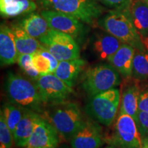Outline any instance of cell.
<instances>
[{
    "instance_id": "obj_1",
    "label": "cell",
    "mask_w": 148,
    "mask_h": 148,
    "mask_svg": "<svg viewBox=\"0 0 148 148\" xmlns=\"http://www.w3.org/2000/svg\"><path fill=\"white\" fill-rule=\"evenodd\" d=\"M97 24L103 30L113 35L123 43L132 45L135 49H146L133 23L129 8L109 11L98 19Z\"/></svg>"
},
{
    "instance_id": "obj_2",
    "label": "cell",
    "mask_w": 148,
    "mask_h": 148,
    "mask_svg": "<svg viewBox=\"0 0 148 148\" xmlns=\"http://www.w3.org/2000/svg\"><path fill=\"white\" fill-rule=\"evenodd\" d=\"M47 120L64 140H70L84 123L85 119L76 103L65 100L47 105Z\"/></svg>"
},
{
    "instance_id": "obj_3",
    "label": "cell",
    "mask_w": 148,
    "mask_h": 148,
    "mask_svg": "<svg viewBox=\"0 0 148 148\" xmlns=\"http://www.w3.org/2000/svg\"><path fill=\"white\" fill-rule=\"evenodd\" d=\"M5 89L10 103L38 114L45 112V105L42 102L36 85L28 79L9 71L6 76Z\"/></svg>"
},
{
    "instance_id": "obj_4",
    "label": "cell",
    "mask_w": 148,
    "mask_h": 148,
    "mask_svg": "<svg viewBox=\"0 0 148 148\" xmlns=\"http://www.w3.org/2000/svg\"><path fill=\"white\" fill-rule=\"evenodd\" d=\"M37 2L42 10L65 13L91 25L105 11L97 0H37Z\"/></svg>"
},
{
    "instance_id": "obj_5",
    "label": "cell",
    "mask_w": 148,
    "mask_h": 148,
    "mask_svg": "<svg viewBox=\"0 0 148 148\" xmlns=\"http://www.w3.org/2000/svg\"><path fill=\"white\" fill-rule=\"evenodd\" d=\"M121 75L110 63H100L88 68L82 76V86L90 97L114 88L121 84Z\"/></svg>"
},
{
    "instance_id": "obj_6",
    "label": "cell",
    "mask_w": 148,
    "mask_h": 148,
    "mask_svg": "<svg viewBox=\"0 0 148 148\" xmlns=\"http://www.w3.org/2000/svg\"><path fill=\"white\" fill-rule=\"evenodd\" d=\"M120 101V90L112 88L90 97L85 108V112L92 119L109 126L114 121Z\"/></svg>"
},
{
    "instance_id": "obj_7",
    "label": "cell",
    "mask_w": 148,
    "mask_h": 148,
    "mask_svg": "<svg viewBox=\"0 0 148 148\" xmlns=\"http://www.w3.org/2000/svg\"><path fill=\"white\" fill-rule=\"evenodd\" d=\"M39 41L59 62L79 58L80 50L77 42L66 33L49 29L40 37Z\"/></svg>"
},
{
    "instance_id": "obj_8",
    "label": "cell",
    "mask_w": 148,
    "mask_h": 148,
    "mask_svg": "<svg viewBox=\"0 0 148 148\" xmlns=\"http://www.w3.org/2000/svg\"><path fill=\"white\" fill-rule=\"evenodd\" d=\"M35 84L45 106L65 101L73 93L72 87L53 73L40 75Z\"/></svg>"
},
{
    "instance_id": "obj_9",
    "label": "cell",
    "mask_w": 148,
    "mask_h": 148,
    "mask_svg": "<svg viewBox=\"0 0 148 148\" xmlns=\"http://www.w3.org/2000/svg\"><path fill=\"white\" fill-rule=\"evenodd\" d=\"M40 14L47 21L50 29L69 34L78 42L84 39L87 29L84 22L78 18L50 10H42Z\"/></svg>"
},
{
    "instance_id": "obj_10",
    "label": "cell",
    "mask_w": 148,
    "mask_h": 148,
    "mask_svg": "<svg viewBox=\"0 0 148 148\" xmlns=\"http://www.w3.org/2000/svg\"><path fill=\"white\" fill-rule=\"evenodd\" d=\"M112 143L118 148H142V138L132 116L119 114L114 125Z\"/></svg>"
},
{
    "instance_id": "obj_11",
    "label": "cell",
    "mask_w": 148,
    "mask_h": 148,
    "mask_svg": "<svg viewBox=\"0 0 148 148\" xmlns=\"http://www.w3.org/2000/svg\"><path fill=\"white\" fill-rule=\"evenodd\" d=\"M59 136L50 122L40 115L26 148H56L60 143Z\"/></svg>"
},
{
    "instance_id": "obj_12",
    "label": "cell",
    "mask_w": 148,
    "mask_h": 148,
    "mask_svg": "<svg viewBox=\"0 0 148 148\" xmlns=\"http://www.w3.org/2000/svg\"><path fill=\"white\" fill-rule=\"evenodd\" d=\"M102 142L101 127L92 119L84 123L70 140L72 148H99Z\"/></svg>"
},
{
    "instance_id": "obj_13",
    "label": "cell",
    "mask_w": 148,
    "mask_h": 148,
    "mask_svg": "<svg viewBox=\"0 0 148 148\" xmlns=\"http://www.w3.org/2000/svg\"><path fill=\"white\" fill-rule=\"evenodd\" d=\"M122 43L113 35L103 30L95 32L90 40V47L97 58L101 60H108Z\"/></svg>"
},
{
    "instance_id": "obj_14",
    "label": "cell",
    "mask_w": 148,
    "mask_h": 148,
    "mask_svg": "<svg viewBox=\"0 0 148 148\" xmlns=\"http://www.w3.org/2000/svg\"><path fill=\"white\" fill-rule=\"evenodd\" d=\"M134 53V47L123 42L119 49L108 59V61L123 78H131L132 75Z\"/></svg>"
},
{
    "instance_id": "obj_15",
    "label": "cell",
    "mask_w": 148,
    "mask_h": 148,
    "mask_svg": "<svg viewBox=\"0 0 148 148\" xmlns=\"http://www.w3.org/2000/svg\"><path fill=\"white\" fill-rule=\"evenodd\" d=\"M18 53L14 36L10 27L4 23L0 27V60L1 65H10L16 62Z\"/></svg>"
},
{
    "instance_id": "obj_16",
    "label": "cell",
    "mask_w": 148,
    "mask_h": 148,
    "mask_svg": "<svg viewBox=\"0 0 148 148\" xmlns=\"http://www.w3.org/2000/svg\"><path fill=\"white\" fill-rule=\"evenodd\" d=\"M40 115L35 111L24 109L21 119L13 134L14 142L18 147H26L29 138L32 136L36 120Z\"/></svg>"
},
{
    "instance_id": "obj_17",
    "label": "cell",
    "mask_w": 148,
    "mask_h": 148,
    "mask_svg": "<svg viewBox=\"0 0 148 148\" xmlns=\"http://www.w3.org/2000/svg\"><path fill=\"white\" fill-rule=\"evenodd\" d=\"M85 64L86 62L79 58L60 61L53 73L71 87H73Z\"/></svg>"
},
{
    "instance_id": "obj_18",
    "label": "cell",
    "mask_w": 148,
    "mask_h": 148,
    "mask_svg": "<svg viewBox=\"0 0 148 148\" xmlns=\"http://www.w3.org/2000/svg\"><path fill=\"white\" fill-rule=\"evenodd\" d=\"M133 23L142 40L148 38V1L132 0L129 8Z\"/></svg>"
},
{
    "instance_id": "obj_19",
    "label": "cell",
    "mask_w": 148,
    "mask_h": 148,
    "mask_svg": "<svg viewBox=\"0 0 148 148\" xmlns=\"http://www.w3.org/2000/svg\"><path fill=\"white\" fill-rule=\"evenodd\" d=\"M36 7L32 0H0V12L4 18L29 14L36 10Z\"/></svg>"
},
{
    "instance_id": "obj_20",
    "label": "cell",
    "mask_w": 148,
    "mask_h": 148,
    "mask_svg": "<svg viewBox=\"0 0 148 148\" xmlns=\"http://www.w3.org/2000/svg\"><path fill=\"white\" fill-rule=\"evenodd\" d=\"M18 23L29 36L38 39L50 29L43 16L34 12L26 14Z\"/></svg>"
},
{
    "instance_id": "obj_21",
    "label": "cell",
    "mask_w": 148,
    "mask_h": 148,
    "mask_svg": "<svg viewBox=\"0 0 148 148\" xmlns=\"http://www.w3.org/2000/svg\"><path fill=\"white\" fill-rule=\"evenodd\" d=\"M139 86L135 83H129L122 92L119 114H125L136 119L138 112V99Z\"/></svg>"
},
{
    "instance_id": "obj_22",
    "label": "cell",
    "mask_w": 148,
    "mask_h": 148,
    "mask_svg": "<svg viewBox=\"0 0 148 148\" xmlns=\"http://www.w3.org/2000/svg\"><path fill=\"white\" fill-rule=\"evenodd\" d=\"M13 32L16 49L18 54L29 53L33 54L39 49L40 42L27 34L18 23H12L10 25Z\"/></svg>"
},
{
    "instance_id": "obj_23",
    "label": "cell",
    "mask_w": 148,
    "mask_h": 148,
    "mask_svg": "<svg viewBox=\"0 0 148 148\" xmlns=\"http://www.w3.org/2000/svg\"><path fill=\"white\" fill-rule=\"evenodd\" d=\"M132 77L135 80L145 81L148 79V50L135 49L133 59Z\"/></svg>"
},
{
    "instance_id": "obj_24",
    "label": "cell",
    "mask_w": 148,
    "mask_h": 148,
    "mask_svg": "<svg viewBox=\"0 0 148 148\" xmlns=\"http://www.w3.org/2000/svg\"><path fill=\"white\" fill-rule=\"evenodd\" d=\"M23 110L24 108L10 102L5 103L3 106V109L1 110V112L4 116L6 124L12 134H14L18 122L21 119Z\"/></svg>"
},
{
    "instance_id": "obj_25",
    "label": "cell",
    "mask_w": 148,
    "mask_h": 148,
    "mask_svg": "<svg viewBox=\"0 0 148 148\" xmlns=\"http://www.w3.org/2000/svg\"><path fill=\"white\" fill-rule=\"evenodd\" d=\"M33 54L29 53H21L18 54L17 62L21 69L31 79L36 82L40 76V73L37 71L33 64Z\"/></svg>"
},
{
    "instance_id": "obj_26",
    "label": "cell",
    "mask_w": 148,
    "mask_h": 148,
    "mask_svg": "<svg viewBox=\"0 0 148 148\" xmlns=\"http://www.w3.org/2000/svg\"><path fill=\"white\" fill-rule=\"evenodd\" d=\"M13 134L9 129L2 112H0V148H11L13 144Z\"/></svg>"
},
{
    "instance_id": "obj_27",
    "label": "cell",
    "mask_w": 148,
    "mask_h": 148,
    "mask_svg": "<svg viewBox=\"0 0 148 148\" xmlns=\"http://www.w3.org/2000/svg\"><path fill=\"white\" fill-rule=\"evenodd\" d=\"M33 64L40 75L51 73V64L46 57L36 51L33 53Z\"/></svg>"
},
{
    "instance_id": "obj_28",
    "label": "cell",
    "mask_w": 148,
    "mask_h": 148,
    "mask_svg": "<svg viewBox=\"0 0 148 148\" xmlns=\"http://www.w3.org/2000/svg\"><path fill=\"white\" fill-rule=\"evenodd\" d=\"M135 122L141 138H148V112L138 110Z\"/></svg>"
},
{
    "instance_id": "obj_29",
    "label": "cell",
    "mask_w": 148,
    "mask_h": 148,
    "mask_svg": "<svg viewBox=\"0 0 148 148\" xmlns=\"http://www.w3.org/2000/svg\"><path fill=\"white\" fill-rule=\"evenodd\" d=\"M138 108V110L148 112V83L139 87Z\"/></svg>"
},
{
    "instance_id": "obj_30",
    "label": "cell",
    "mask_w": 148,
    "mask_h": 148,
    "mask_svg": "<svg viewBox=\"0 0 148 148\" xmlns=\"http://www.w3.org/2000/svg\"><path fill=\"white\" fill-rule=\"evenodd\" d=\"M106 6L114 9H126L129 8L132 0H97Z\"/></svg>"
},
{
    "instance_id": "obj_31",
    "label": "cell",
    "mask_w": 148,
    "mask_h": 148,
    "mask_svg": "<svg viewBox=\"0 0 148 148\" xmlns=\"http://www.w3.org/2000/svg\"><path fill=\"white\" fill-rule=\"evenodd\" d=\"M142 148H148V138H142Z\"/></svg>"
},
{
    "instance_id": "obj_32",
    "label": "cell",
    "mask_w": 148,
    "mask_h": 148,
    "mask_svg": "<svg viewBox=\"0 0 148 148\" xmlns=\"http://www.w3.org/2000/svg\"><path fill=\"white\" fill-rule=\"evenodd\" d=\"M143 42L144 45H145V46L146 49L148 50V38H146V39H145V40H143Z\"/></svg>"
},
{
    "instance_id": "obj_33",
    "label": "cell",
    "mask_w": 148,
    "mask_h": 148,
    "mask_svg": "<svg viewBox=\"0 0 148 148\" xmlns=\"http://www.w3.org/2000/svg\"><path fill=\"white\" fill-rule=\"evenodd\" d=\"M56 148H72V147H69V146H68L67 145H60V146H58Z\"/></svg>"
},
{
    "instance_id": "obj_34",
    "label": "cell",
    "mask_w": 148,
    "mask_h": 148,
    "mask_svg": "<svg viewBox=\"0 0 148 148\" xmlns=\"http://www.w3.org/2000/svg\"><path fill=\"white\" fill-rule=\"evenodd\" d=\"M106 148H114L113 146H108V147H107Z\"/></svg>"
},
{
    "instance_id": "obj_35",
    "label": "cell",
    "mask_w": 148,
    "mask_h": 148,
    "mask_svg": "<svg viewBox=\"0 0 148 148\" xmlns=\"http://www.w3.org/2000/svg\"><path fill=\"white\" fill-rule=\"evenodd\" d=\"M147 1H148V0H147Z\"/></svg>"
}]
</instances>
